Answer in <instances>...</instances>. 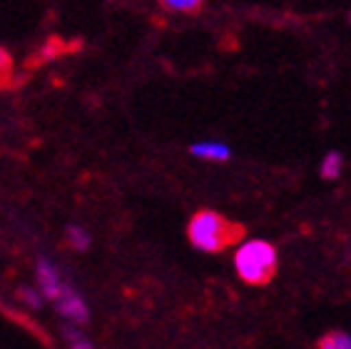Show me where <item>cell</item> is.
Masks as SVG:
<instances>
[{
	"label": "cell",
	"mask_w": 351,
	"mask_h": 349,
	"mask_svg": "<svg viewBox=\"0 0 351 349\" xmlns=\"http://www.w3.org/2000/svg\"><path fill=\"white\" fill-rule=\"evenodd\" d=\"M317 347L319 349H351V335L349 332H341V329H334V332H326L324 337H319Z\"/></svg>",
	"instance_id": "ba28073f"
},
{
	"label": "cell",
	"mask_w": 351,
	"mask_h": 349,
	"mask_svg": "<svg viewBox=\"0 0 351 349\" xmlns=\"http://www.w3.org/2000/svg\"><path fill=\"white\" fill-rule=\"evenodd\" d=\"M10 65H13V58L8 53L5 47H0V78L5 73H10Z\"/></svg>",
	"instance_id": "7c38bea8"
},
{
	"label": "cell",
	"mask_w": 351,
	"mask_h": 349,
	"mask_svg": "<svg viewBox=\"0 0 351 349\" xmlns=\"http://www.w3.org/2000/svg\"><path fill=\"white\" fill-rule=\"evenodd\" d=\"M189 153L199 157V160H210V162H227L232 157V150L227 142H219V140H199L195 142Z\"/></svg>",
	"instance_id": "5b68a950"
},
{
	"label": "cell",
	"mask_w": 351,
	"mask_h": 349,
	"mask_svg": "<svg viewBox=\"0 0 351 349\" xmlns=\"http://www.w3.org/2000/svg\"><path fill=\"white\" fill-rule=\"evenodd\" d=\"M187 237L199 252H222L244 237L242 225L227 220L215 210H199L187 225Z\"/></svg>",
	"instance_id": "6da1fadb"
},
{
	"label": "cell",
	"mask_w": 351,
	"mask_h": 349,
	"mask_svg": "<svg viewBox=\"0 0 351 349\" xmlns=\"http://www.w3.org/2000/svg\"><path fill=\"white\" fill-rule=\"evenodd\" d=\"M277 249L267 240H239V247L234 249L237 277L244 284L262 287L271 282V277L277 275Z\"/></svg>",
	"instance_id": "7a4b0ae2"
},
{
	"label": "cell",
	"mask_w": 351,
	"mask_h": 349,
	"mask_svg": "<svg viewBox=\"0 0 351 349\" xmlns=\"http://www.w3.org/2000/svg\"><path fill=\"white\" fill-rule=\"evenodd\" d=\"M18 300H21L25 307H33V309H38L43 304V292H40V287H21L18 289Z\"/></svg>",
	"instance_id": "30bf717a"
},
{
	"label": "cell",
	"mask_w": 351,
	"mask_h": 349,
	"mask_svg": "<svg viewBox=\"0 0 351 349\" xmlns=\"http://www.w3.org/2000/svg\"><path fill=\"white\" fill-rule=\"evenodd\" d=\"M62 339H65V342H68V347H73V349H90V347H93V339L82 335L80 324H73V322L62 329Z\"/></svg>",
	"instance_id": "9c48e42d"
},
{
	"label": "cell",
	"mask_w": 351,
	"mask_h": 349,
	"mask_svg": "<svg viewBox=\"0 0 351 349\" xmlns=\"http://www.w3.org/2000/svg\"><path fill=\"white\" fill-rule=\"evenodd\" d=\"M35 277H38V287H40L43 297L50 300V302H55V300L70 287V282L62 277V272L55 267L47 257H40V260H38V264H35Z\"/></svg>",
	"instance_id": "3957f363"
},
{
	"label": "cell",
	"mask_w": 351,
	"mask_h": 349,
	"mask_svg": "<svg viewBox=\"0 0 351 349\" xmlns=\"http://www.w3.org/2000/svg\"><path fill=\"white\" fill-rule=\"evenodd\" d=\"M344 172V155L339 150H331L322 157V165H319V174L322 180H339Z\"/></svg>",
	"instance_id": "8992f818"
},
{
	"label": "cell",
	"mask_w": 351,
	"mask_h": 349,
	"mask_svg": "<svg viewBox=\"0 0 351 349\" xmlns=\"http://www.w3.org/2000/svg\"><path fill=\"white\" fill-rule=\"evenodd\" d=\"M65 240H68V245L73 249H77V252H85V249L90 247L93 237H90V232L82 227V225H68V229H65Z\"/></svg>",
	"instance_id": "52a82bcc"
},
{
	"label": "cell",
	"mask_w": 351,
	"mask_h": 349,
	"mask_svg": "<svg viewBox=\"0 0 351 349\" xmlns=\"http://www.w3.org/2000/svg\"><path fill=\"white\" fill-rule=\"evenodd\" d=\"M53 304H55V309L60 312L62 319H68V322H73V324H80V327L82 324H88V319H90L88 302H85V297H82L73 284H70Z\"/></svg>",
	"instance_id": "277c9868"
},
{
	"label": "cell",
	"mask_w": 351,
	"mask_h": 349,
	"mask_svg": "<svg viewBox=\"0 0 351 349\" xmlns=\"http://www.w3.org/2000/svg\"><path fill=\"white\" fill-rule=\"evenodd\" d=\"M169 10H177V13H192L202 5V0H162Z\"/></svg>",
	"instance_id": "8fae6325"
}]
</instances>
